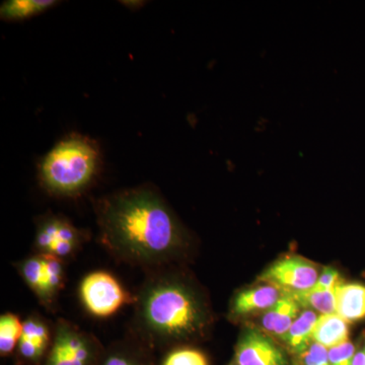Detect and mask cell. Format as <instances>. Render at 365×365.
Returning a JSON list of instances; mask_svg holds the SVG:
<instances>
[{"label":"cell","instance_id":"cell-1","mask_svg":"<svg viewBox=\"0 0 365 365\" xmlns=\"http://www.w3.org/2000/svg\"><path fill=\"white\" fill-rule=\"evenodd\" d=\"M98 241L110 254L146 270L168 267L188 246V234L157 190L127 189L95 202Z\"/></svg>","mask_w":365,"mask_h":365},{"label":"cell","instance_id":"cell-2","mask_svg":"<svg viewBox=\"0 0 365 365\" xmlns=\"http://www.w3.org/2000/svg\"><path fill=\"white\" fill-rule=\"evenodd\" d=\"M133 307L132 332L150 347L191 339L210 322L202 297L167 267L150 271Z\"/></svg>","mask_w":365,"mask_h":365},{"label":"cell","instance_id":"cell-3","mask_svg":"<svg viewBox=\"0 0 365 365\" xmlns=\"http://www.w3.org/2000/svg\"><path fill=\"white\" fill-rule=\"evenodd\" d=\"M102 167L100 146L90 137L73 133L55 144L39 163L38 178L50 195L81 196Z\"/></svg>","mask_w":365,"mask_h":365},{"label":"cell","instance_id":"cell-4","mask_svg":"<svg viewBox=\"0 0 365 365\" xmlns=\"http://www.w3.org/2000/svg\"><path fill=\"white\" fill-rule=\"evenodd\" d=\"M78 295L86 311L98 319L109 318L122 307L135 302V294L104 270L86 274L79 283Z\"/></svg>","mask_w":365,"mask_h":365},{"label":"cell","instance_id":"cell-5","mask_svg":"<svg viewBox=\"0 0 365 365\" xmlns=\"http://www.w3.org/2000/svg\"><path fill=\"white\" fill-rule=\"evenodd\" d=\"M86 232L64 215L46 213L36 218L35 254L51 255L64 262L76 256L86 242Z\"/></svg>","mask_w":365,"mask_h":365},{"label":"cell","instance_id":"cell-6","mask_svg":"<svg viewBox=\"0 0 365 365\" xmlns=\"http://www.w3.org/2000/svg\"><path fill=\"white\" fill-rule=\"evenodd\" d=\"M100 346L90 333L64 319H57L45 365H93Z\"/></svg>","mask_w":365,"mask_h":365},{"label":"cell","instance_id":"cell-7","mask_svg":"<svg viewBox=\"0 0 365 365\" xmlns=\"http://www.w3.org/2000/svg\"><path fill=\"white\" fill-rule=\"evenodd\" d=\"M318 278V269L314 263L302 257L290 256L274 262L258 279L292 294L306 292L316 284Z\"/></svg>","mask_w":365,"mask_h":365},{"label":"cell","instance_id":"cell-8","mask_svg":"<svg viewBox=\"0 0 365 365\" xmlns=\"http://www.w3.org/2000/svg\"><path fill=\"white\" fill-rule=\"evenodd\" d=\"M237 365H288L284 351L270 337L256 329H247L235 349Z\"/></svg>","mask_w":365,"mask_h":365},{"label":"cell","instance_id":"cell-9","mask_svg":"<svg viewBox=\"0 0 365 365\" xmlns=\"http://www.w3.org/2000/svg\"><path fill=\"white\" fill-rule=\"evenodd\" d=\"M53 330L49 323L38 314H32L24 321L23 334L16 352L26 362H39L51 347Z\"/></svg>","mask_w":365,"mask_h":365},{"label":"cell","instance_id":"cell-10","mask_svg":"<svg viewBox=\"0 0 365 365\" xmlns=\"http://www.w3.org/2000/svg\"><path fill=\"white\" fill-rule=\"evenodd\" d=\"M16 271L26 287L32 290L38 302L48 309H54L55 304L48 290L44 261L40 254H34L14 264Z\"/></svg>","mask_w":365,"mask_h":365},{"label":"cell","instance_id":"cell-11","mask_svg":"<svg viewBox=\"0 0 365 365\" xmlns=\"http://www.w3.org/2000/svg\"><path fill=\"white\" fill-rule=\"evenodd\" d=\"M282 294L279 288L271 284L244 290L232 300V314L242 317L256 312L268 311L280 299Z\"/></svg>","mask_w":365,"mask_h":365},{"label":"cell","instance_id":"cell-12","mask_svg":"<svg viewBox=\"0 0 365 365\" xmlns=\"http://www.w3.org/2000/svg\"><path fill=\"white\" fill-rule=\"evenodd\" d=\"M300 314V306L297 300L283 292L282 297L262 317L264 330L271 335L282 338Z\"/></svg>","mask_w":365,"mask_h":365},{"label":"cell","instance_id":"cell-13","mask_svg":"<svg viewBox=\"0 0 365 365\" xmlns=\"http://www.w3.org/2000/svg\"><path fill=\"white\" fill-rule=\"evenodd\" d=\"M336 314L347 323L365 317V287L359 283H343L335 290Z\"/></svg>","mask_w":365,"mask_h":365},{"label":"cell","instance_id":"cell-14","mask_svg":"<svg viewBox=\"0 0 365 365\" xmlns=\"http://www.w3.org/2000/svg\"><path fill=\"white\" fill-rule=\"evenodd\" d=\"M314 342L325 346L327 349L349 341V327L339 314H321L314 330Z\"/></svg>","mask_w":365,"mask_h":365},{"label":"cell","instance_id":"cell-15","mask_svg":"<svg viewBox=\"0 0 365 365\" xmlns=\"http://www.w3.org/2000/svg\"><path fill=\"white\" fill-rule=\"evenodd\" d=\"M318 318V314L313 309H304L281 339L289 346L292 351L302 354L314 342V330Z\"/></svg>","mask_w":365,"mask_h":365},{"label":"cell","instance_id":"cell-16","mask_svg":"<svg viewBox=\"0 0 365 365\" xmlns=\"http://www.w3.org/2000/svg\"><path fill=\"white\" fill-rule=\"evenodd\" d=\"M148 346L134 336L133 342H119L106 352L101 365H153L145 353Z\"/></svg>","mask_w":365,"mask_h":365},{"label":"cell","instance_id":"cell-17","mask_svg":"<svg viewBox=\"0 0 365 365\" xmlns=\"http://www.w3.org/2000/svg\"><path fill=\"white\" fill-rule=\"evenodd\" d=\"M58 4L55 0H7L0 6V18L6 21H25Z\"/></svg>","mask_w":365,"mask_h":365},{"label":"cell","instance_id":"cell-18","mask_svg":"<svg viewBox=\"0 0 365 365\" xmlns=\"http://www.w3.org/2000/svg\"><path fill=\"white\" fill-rule=\"evenodd\" d=\"M336 287L331 289L312 287L306 292L285 294L292 295L300 307H306L321 314H336Z\"/></svg>","mask_w":365,"mask_h":365},{"label":"cell","instance_id":"cell-19","mask_svg":"<svg viewBox=\"0 0 365 365\" xmlns=\"http://www.w3.org/2000/svg\"><path fill=\"white\" fill-rule=\"evenodd\" d=\"M24 322L18 314L13 313L2 314L0 317V354L7 356L18 348Z\"/></svg>","mask_w":365,"mask_h":365},{"label":"cell","instance_id":"cell-20","mask_svg":"<svg viewBox=\"0 0 365 365\" xmlns=\"http://www.w3.org/2000/svg\"><path fill=\"white\" fill-rule=\"evenodd\" d=\"M163 365H208V360L194 348H179L165 357Z\"/></svg>","mask_w":365,"mask_h":365},{"label":"cell","instance_id":"cell-21","mask_svg":"<svg viewBox=\"0 0 365 365\" xmlns=\"http://www.w3.org/2000/svg\"><path fill=\"white\" fill-rule=\"evenodd\" d=\"M355 353V346L350 341H346L342 344L330 348L328 349L330 365H352Z\"/></svg>","mask_w":365,"mask_h":365},{"label":"cell","instance_id":"cell-22","mask_svg":"<svg viewBox=\"0 0 365 365\" xmlns=\"http://www.w3.org/2000/svg\"><path fill=\"white\" fill-rule=\"evenodd\" d=\"M302 355L304 365H330L328 349L319 343H312Z\"/></svg>","mask_w":365,"mask_h":365},{"label":"cell","instance_id":"cell-23","mask_svg":"<svg viewBox=\"0 0 365 365\" xmlns=\"http://www.w3.org/2000/svg\"><path fill=\"white\" fill-rule=\"evenodd\" d=\"M341 282L339 273L333 268H326L319 276L316 284L313 287L318 289H331L335 288Z\"/></svg>","mask_w":365,"mask_h":365},{"label":"cell","instance_id":"cell-24","mask_svg":"<svg viewBox=\"0 0 365 365\" xmlns=\"http://www.w3.org/2000/svg\"><path fill=\"white\" fill-rule=\"evenodd\" d=\"M352 365H365V353L364 349H360L355 353Z\"/></svg>","mask_w":365,"mask_h":365},{"label":"cell","instance_id":"cell-25","mask_svg":"<svg viewBox=\"0 0 365 365\" xmlns=\"http://www.w3.org/2000/svg\"><path fill=\"white\" fill-rule=\"evenodd\" d=\"M230 365H237V364H235V362H232V364H230Z\"/></svg>","mask_w":365,"mask_h":365},{"label":"cell","instance_id":"cell-26","mask_svg":"<svg viewBox=\"0 0 365 365\" xmlns=\"http://www.w3.org/2000/svg\"><path fill=\"white\" fill-rule=\"evenodd\" d=\"M364 353H365V346H364Z\"/></svg>","mask_w":365,"mask_h":365}]
</instances>
